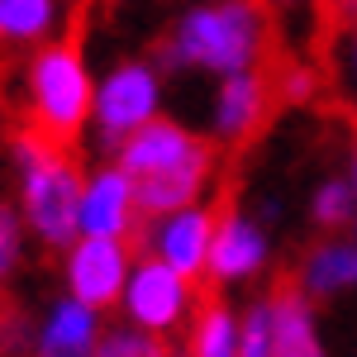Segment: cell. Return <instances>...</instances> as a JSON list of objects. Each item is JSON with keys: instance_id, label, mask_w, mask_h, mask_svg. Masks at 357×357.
<instances>
[{"instance_id": "6da1fadb", "label": "cell", "mask_w": 357, "mask_h": 357, "mask_svg": "<svg viewBox=\"0 0 357 357\" xmlns=\"http://www.w3.org/2000/svg\"><path fill=\"white\" fill-rule=\"evenodd\" d=\"M119 167L129 172L143 220H162L181 205H195L215 176V143L172 119H148L119 143Z\"/></svg>"}, {"instance_id": "603a6c76", "label": "cell", "mask_w": 357, "mask_h": 357, "mask_svg": "<svg viewBox=\"0 0 357 357\" xmlns=\"http://www.w3.org/2000/svg\"><path fill=\"white\" fill-rule=\"evenodd\" d=\"M353 38H357V33H353Z\"/></svg>"}, {"instance_id": "5bb4252c", "label": "cell", "mask_w": 357, "mask_h": 357, "mask_svg": "<svg viewBox=\"0 0 357 357\" xmlns=\"http://www.w3.org/2000/svg\"><path fill=\"white\" fill-rule=\"evenodd\" d=\"M186 357H238V314L229 305L210 301L191 324V348Z\"/></svg>"}, {"instance_id": "ffe728a7", "label": "cell", "mask_w": 357, "mask_h": 357, "mask_svg": "<svg viewBox=\"0 0 357 357\" xmlns=\"http://www.w3.org/2000/svg\"><path fill=\"white\" fill-rule=\"evenodd\" d=\"M15 252H20V224H15V215H10V210L0 205V276L10 272Z\"/></svg>"}, {"instance_id": "52a82bcc", "label": "cell", "mask_w": 357, "mask_h": 357, "mask_svg": "<svg viewBox=\"0 0 357 357\" xmlns=\"http://www.w3.org/2000/svg\"><path fill=\"white\" fill-rule=\"evenodd\" d=\"M158 114V72L143 62H124L114 67L100 96H96V119H100V138L105 143H124L138 124H148Z\"/></svg>"}, {"instance_id": "277c9868", "label": "cell", "mask_w": 357, "mask_h": 357, "mask_svg": "<svg viewBox=\"0 0 357 357\" xmlns=\"http://www.w3.org/2000/svg\"><path fill=\"white\" fill-rule=\"evenodd\" d=\"M29 96H33V129L53 143H72L82 134V124L96 110V91H91V72L82 62V10L77 24L62 43H48L29 67Z\"/></svg>"}, {"instance_id": "e0dca14e", "label": "cell", "mask_w": 357, "mask_h": 357, "mask_svg": "<svg viewBox=\"0 0 357 357\" xmlns=\"http://www.w3.org/2000/svg\"><path fill=\"white\" fill-rule=\"evenodd\" d=\"M353 210H357V186H348V181H324L314 191V205H310L319 229H343L353 220Z\"/></svg>"}, {"instance_id": "9a60e30c", "label": "cell", "mask_w": 357, "mask_h": 357, "mask_svg": "<svg viewBox=\"0 0 357 357\" xmlns=\"http://www.w3.org/2000/svg\"><path fill=\"white\" fill-rule=\"evenodd\" d=\"M53 24V0H0V38H38Z\"/></svg>"}, {"instance_id": "9c48e42d", "label": "cell", "mask_w": 357, "mask_h": 357, "mask_svg": "<svg viewBox=\"0 0 357 357\" xmlns=\"http://www.w3.org/2000/svg\"><path fill=\"white\" fill-rule=\"evenodd\" d=\"M267 267V234L257 224L234 210V200L220 205V224H215V243H210V272L215 281H248Z\"/></svg>"}, {"instance_id": "7a4b0ae2", "label": "cell", "mask_w": 357, "mask_h": 357, "mask_svg": "<svg viewBox=\"0 0 357 357\" xmlns=\"http://www.w3.org/2000/svg\"><path fill=\"white\" fill-rule=\"evenodd\" d=\"M276 43L272 0H215L191 10L172 38H162V67L243 72Z\"/></svg>"}, {"instance_id": "7402d4cb", "label": "cell", "mask_w": 357, "mask_h": 357, "mask_svg": "<svg viewBox=\"0 0 357 357\" xmlns=\"http://www.w3.org/2000/svg\"><path fill=\"white\" fill-rule=\"evenodd\" d=\"M286 5H291V0H286Z\"/></svg>"}, {"instance_id": "4fadbf2b", "label": "cell", "mask_w": 357, "mask_h": 357, "mask_svg": "<svg viewBox=\"0 0 357 357\" xmlns=\"http://www.w3.org/2000/svg\"><path fill=\"white\" fill-rule=\"evenodd\" d=\"M301 291L310 301H333L343 291H357V243H343V238H324L314 243L301 257Z\"/></svg>"}, {"instance_id": "3957f363", "label": "cell", "mask_w": 357, "mask_h": 357, "mask_svg": "<svg viewBox=\"0 0 357 357\" xmlns=\"http://www.w3.org/2000/svg\"><path fill=\"white\" fill-rule=\"evenodd\" d=\"M20 172H24V220L48 248H67L82 229V172L67 158V148L43 138L38 129L15 138Z\"/></svg>"}, {"instance_id": "5b68a950", "label": "cell", "mask_w": 357, "mask_h": 357, "mask_svg": "<svg viewBox=\"0 0 357 357\" xmlns=\"http://www.w3.org/2000/svg\"><path fill=\"white\" fill-rule=\"evenodd\" d=\"M134 272L129 243L105 234H82L67 248V291L86 301L91 310H110L124 301V281Z\"/></svg>"}, {"instance_id": "8fae6325", "label": "cell", "mask_w": 357, "mask_h": 357, "mask_svg": "<svg viewBox=\"0 0 357 357\" xmlns=\"http://www.w3.org/2000/svg\"><path fill=\"white\" fill-rule=\"evenodd\" d=\"M138 215V195L124 167H105L86 181L82 191V234H105V238H129Z\"/></svg>"}, {"instance_id": "7c38bea8", "label": "cell", "mask_w": 357, "mask_h": 357, "mask_svg": "<svg viewBox=\"0 0 357 357\" xmlns=\"http://www.w3.org/2000/svg\"><path fill=\"white\" fill-rule=\"evenodd\" d=\"M100 310H91L86 301L67 296L53 305V314L43 319L33 353L38 357H91L96 353V338H100Z\"/></svg>"}, {"instance_id": "d6986e66", "label": "cell", "mask_w": 357, "mask_h": 357, "mask_svg": "<svg viewBox=\"0 0 357 357\" xmlns=\"http://www.w3.org/2000/svg\"><path fill=\"white\" fill-rule=\"evenodd\" d=\"M314 10H319V29H324V38L338 33V29H357V0H314Z\"/></svg>"}, {"instance_id": "2e32d148", "label": "cell", "mask_w": 357, "mask_h": 357, "mask_svg": "<svg viewBox=\"0 0 357 357\" xmlns=\"http://www.w3.org/2000/svg\"><path fill=\"white\" fill-rule=\"evenodd\" d=\"M91 357H167V343H162V333L129 324V329L100 333V338H96V353H91Z\"/></svg>"}, {"instance_id": "ac0fdd59", "label": "cell", "mask_w": 357, "mask_h": 357, "mask_svg": "<svg viewBox=\"0 0 357 357\" xmlns=\"http://www.w3.org/2000/svg\"><path fill=\"white\" fill-rule=\"evenodd\" d=\"M238 357H272V310H267V301L238 314Z\"/></svg>"}, {"instance_id": "ba28073f", "label": "cell", "mask_w": 357, "mask_h": 357, "mask_svg": "<svg viewBox=\"0 0 357 357\" xmlns=\"http://www.w3.org/2000/svg\"><path fill=\"white\" fill-rule=\"evenodd\" d=\"M215 224H220L215 205H181V210L162 215L158 234H153V257H162L167 267H176L181 276L200 281V276L210 272Z\"/></svg>"}, {"instance_id": "30bf717a", "label": "cell", "mask_w": 357, "mask_h": 357, "mask_svg": "<svg viewBox=\"0 0 357 357\" xmlns=\"http://www.w3.org/2000/svg\"><path fill=\"white\" fill-rule=\"evenodd\" d=\"M267 310H272V357H329L324 338H319L314 305L296 276L276 281V291L267 296Z\"/></svg>"}, {"instance_id": "44dd1931", "label": "cell", "mask_w": 357, "mask_h": 357, "mask_svg": "<svg viewBox=\"0 0 357 357\" xmlns=\"http://www.w3.org/2000/svg\"><path fill=\"white\" fill-rule=\"evenodd\" d=\"M343 124L353 129V186H357V110H343Z\"/></svg>"}, {"instance_id": "8992f818", "label": "cell", "mask_w": 357, "mask_h": 357, "mask_svg": "<svg viewBox=\"0 0 357 357\" xmlns=\"http://www.w3.org/2000/svg\"><path fill=\"white\" fill-rule=\"evenodd\" d=\"M191 276H181L176 267H167L162 257H148L138 262L129 281H124V314L129 324L138 329H153V333H167L176 329L191 310Z\"/></svg>"}]
</instances>
